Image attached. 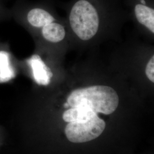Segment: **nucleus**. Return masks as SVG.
<instances>
[{
  "instance_id": "nucleus-7",
  "label": "nucleus",
  "mask_w": 154,
  "mask_h": 154,
  "mask_svg": "<svg viewBox=\"0 0 154 154\" xmlns=\"http://www.w3.org/2000/svg\"><path fill=\"white\" fill-rule=\"evenodd\" d=\"M134 12L138 22L154 33V9L147 5L146 0H139L134 7Z\"/></svg>"
},
{
  "instance_id": "nucleus-10",
  "label": "nucleus",
  "mask_w": 154,
  "mask_h": 154,
  "mask_svg": "<svg viewBox=\"0 0 154 154\" xmlns=\"http://www.w3.org/2000/svg\"><path fill=\"white\" fill-rule=\"evenodd\" d=\"M146 74L149 80L154 82V55H152L146 67Z\"/></svg>"
},
{
  "instance_id": "nucleus-3",
  "label": "nucleus",
  "mask_w": 154,
  "mask_h": 154,
  "mask_svg": "<svg viewBox=\"0 0 154 154\" xmlns=\"http://www.w3.org/2000/svg\"><path fill=\"white\" fill-rule=\"evenodd\" d=\"M105 127V121L97 114L87 121L69 122L65 131L70 142L85 143L98 138L104 131Z\"/></svg>"
},
{
  "instance_id": "nucleus-4",
  "label": "nucleus",
  "mask_w": 154,
  "mask_h": 154,
  "mask_svg": "<svg viewBox=\"0 0 154 154\" xmlns=\"http://www.w3.org/2000/svg\"><path fill=\"white\" fill-rule=\"evenodd\" d=\"M18 66L9 45L0 41V85L13 81L18 74Z\"/></svg>"
},
{
  "instance_id": "nucleus-1",
  "label": "nucleus",
  "mask_w": 154,
  "mask_h": 154,
  "mask_svg": "<svg viewBox=\"0 0 154 154\" xmlns=\"http://www.w3.org/2000/svg\"><path fill=\"white\" fill-rule=\"evenodd\" d=\"M119 99L116 90L107 86L96 85L78 88L72 91L67 99L69 106H86L95 112L109 115L119 105Z\"/></svg>"
},
{
  "instance_id": "nucleus-5",
  "label": "nucleus",
  "mask_w": 154,
  "mask_h": 154,
  "mask_svg": "<svg viewBox=\"0 0 154 154\" xmlns=\"http://www.w3.org/2000/svg\"><path fill=\"white\" fill-rule=\"evenodd\" d=\"M30 69L33 81L39 86H48L54 74L38 54H34L23 62Z\"/></svg>"
},
{
  "instance_id": "nucleus-8",
  "label": "nucleus",
  "mask_w": 154,
  "mask_h": 154,
  "mask_svg": "<svg viewBox=\"0 0 154 154\" xmlns=\"http://www.w3.org/2000/svg\"><path fill=\"white\" fill-rule=\"evenodd\" d=\"M97 114L88 107L81 106L65 111L62 115V118L63 121L69 123L82 122L88 121Z\"/></svg>"
},
{
  "instance_id": "nucleus-13",
  "label": "nucleus",
  "mask_w": 154,
  "mask_h": 154,
  "mask_svg": "<svg viewBox=\"0 0 154 154\" xmlns=\"http://www.w3.org/2000/svg\"><path fill=\"white\" fill-rule=\"evenodd\" d=\"M63 106L65 107H66V108H67V107H69V104L66 102V103H65L64 105H63Z\"/></svg>"
},
{
  "instance_id": "nucleus-11",
  "label": "nucleus",
  "mask_w": 154,
  "mask_h": 154,
  "mask_svg": "<svg viewBox=\"0 0 154 154\" xmlns=\"http://www.w3.org/2000/svg\"><path fill=\"white\" fill-rule=\"evenodd\" d=\"M6 134L3 125L0 124V151L4 148L5 143Z\"/></svg>"
},
{
  "instance_id": "nucleus-12",
  "label": "nucleus",
  "mask_w": 154,
  "mask_h": 154,
  "mask_svg": "<svg viewBox=\"0 0 154 154\" xmlns=\"http://www.w3.org/2000/svg\"><path fill=\"white\" fill-rule=\"evenodd\" d=\"M4 16H5L3 15V14H2V12L0 11V23L2 21H4V20L5 18V17Z\"/></svg>"
},
{
  "instance_id": "nucleus-6",
  "label": "nucleus",
  "mask_w": 154,
  "mask_h": 154,
  "mask_svg": "<svg viewBox=\"0 0 154 154\" xmlns=\"http://www.w3.org/2000/svg\"><path fill=\"white\" fill-rule=\"evenodd\" d=\"M26 21L29 25L37 29H42L44 26L55 19L50 11L41 7H34L28 11L26 14Z\"/></svg>"
},
{
  "instance_id": "nucleus-9",
  "label": "nucleus",
  "mask_w": 154,
  "mask_h": 154,
  "mask_svg": "<svg viewBox=\"0 0 154 154\" xmlns=\"http://www.w3.org/2000/svg\"><path fill=\"white\" fill-rule=\"evenodd\" d=\"M41 34L43 38L50 43H58L65 37V30L61 24L53 22L44 26L41 29Z\"/></svg>"
},
{
  "instance_id": "nucleus-2",
  "label": "nucleus",
  "mask_w": 154,
  "mask_h": 154,
  "mask_svg": "<svg viewBox=\"0 0 154 154\" xmlns=\"http://www.w3.org/2000/svg\"><path fill=\"white\" fill-rule=\"evenodd\" d=\"M69 21L73 32L79 38L83 41L92 38L99 28L97 7L90 0H77L71 8Z\"/></svg>"
}]
</instances>
